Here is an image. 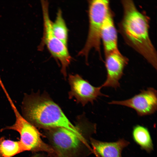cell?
Listing matches in <instances>:
<instances>
[{"instance_id":"6da1fadb","label":"cell","mask_w":157,"mask_h":157,"mask_svg":"<svg viewBox=\"0 0 157 157\" xmlns=\"http://www.w3.org/2000/svg\"><path fill=\"white\" fill-rule=\"evenodd\" d=\"M123 14L119 32L126 44L143 56L156 70V51L149 34V19L131 0L121 1Z\"/></svg>"},{"instance_id":"7c38bea8","label":"cell","mask_w":157,"mask_h":157,"mask_svg":"<svg viewBox=\"0 0 157 157\" xmlns=\"http://www.w3.org/2000/svg\"><path fill=\"white\" fill-rule=\"evenodd\" d=\"M132 137L134 142L140 148L148 153L154 150V145L148 129L140 125L134 126L132 131Z\"/></svg>"},{"instance_id":"5b68a950","label":"cell","mask_w":157,"mask_h":157,"mask_svg":"<svg viewBox=\"0 0 157 157\" xmlns=\"http://www.w3.org/2000/svg\"><path fill=\"white\" fill-rule=\"evenodd\" d=\"M16 117L15 123L12 125L2 128L1 131L5 130H12L20 134V141L26 151H43L53 153L54 151L41 140L39 132L35 126L28 121L19 113L8 94H6Z\"/></svg>"},{"instance_id":"277c9868","label":"cell","mask_w":157,"mask_h":157,"mask_svg":"<svg viewBox=\"0 0 157 157\" xmlns=\"http://www.w3.org/2000/svg\"><path fill=\"white\" fill-rule=\"evenodd\" d=\"M43 21V33L41 45L46 46L52 56L61 65V71L65 77L67 76V69L70 64L72 58L67 46L58 39L52 31L51 21L49 15V4L47 1L41 2Z\"/></svg>"},{"instance_id":"5bb4252c","label":"cell","mask_w":157,"mask_h":157,"mask_svg":"<svg viewBox=\"0 0 157 157\" xmlns=\"http://www.w3.org/2000/svg\"><path fill=\"white\" fill-rule=\"evenodd\" d=\"M51 27L55 36L67 46L68 29L60 9L58 10L54 21L52 22Z\"/></svg>"},{"instance_id":"8992f818","label":"cell","mask_w":157,"mask_h":157,"mask_svg":"<svg viewBox=\"0 0 157 157\" xmlns=\"http://www.w3.org/2000/svg\"><path fill=\"white\" fill-rule=\"evenodd\" d=\"M49 129V139L58 157H73L78 152L82 137L64 128Z\"/></svg>"},{"instance_id":"7a4b0ae2","label":"cell","mask_w":157,"mask_h":157,"mask_svg":"<svg viewBox=\"0 0 157 157\" xmlns=\"http://www.w3.org/2000/svg\"><path fill=\"white\" fill-rule=\"evenodd\" d=\"M24 117L35 126L46 129L62 127L82 136L60 107L47 93H33L25 96L22 105Z\"/></svg>"},{"instance_id":"30bf717a","label":"cell","mask_w":157,"mask_h":157,"mask_svg":"<svg viewBox=\"0 0 157 157\" xmlns=\"http://www.w3.org/2000/svg\"><path fill=\"white\" fill-rule=\"evenodd\" d=\"M101 38L103 44L105 56L119 51L118 47L117 32L111 10L103 22Z\"/></svg>"},{"instance_id":"ba28073f","label":"cell","mask_w":157,"mask_h":157,"mask_svg":"<svg viewBox=\"0 0 157 157\" xmlns=\"http://www.w3.org/2000/svg\"><path fill=\"white\" fill-rule=\"evenodd\" d=\"M68 81L70 86L69 98H74L77 103L83 106L89 102L93 104L99 96L108 97L101 92V85L94 87L78 74L69 75Z\"/></svg>"},{"instance_id":"4fadbf2b","label":"cell","mask_w":157,"mask_h":157,"mask_svg":"<svg viewBox=\"0 0 157 157\" xmlns=\"http://www.w3.org/2000/svg\"><path fill=\"white\" fill-rule=\"evenodd\" d=\"M26 151L20 140L14 141L4 137L0 138V157H13Z\"/></svg>"},{"instance_id":"8fae6325","label":"cell","mask_w":157,"mask_h":157,"mask_svg":"<svg viewBox=\"0 0 157 157\" xmlns=\"http://www.w3.org/2000/svg\"><path fill=\"white\" fill-rule=\"evenodd\" d=\"M91 143L95 152L101 157H122L123 149L129 144L124 138L114 142H106L91 139Z\"/></svg>"},{"instance_id":"52a82bcc","label":"cell","mask_w":157,"mask_h":157,"mask_svg":"<svg viewBox=\"0 0 157 157\" xmlns=\"http://www.w3.org/2000/svg\"><path fill=\"white\" fill-rule=\"evenodd\" d=\"M110 104L122 105L134 109L140 116L154 114L157 109V90L152 87L142 90L129 99L122 101L113 100Z\"/></svg>"},{"instance_id":"9a60e30c","label":"cell","mask_w":157,"mask_h":157,"mask_svg":"<svg viewBox=\"0 0 157 157\" xmlns=\"http://www.w3.org/2000/svg\"><path fill=\"white\" fill-rule=\"evenodd\" d=\"M32 157H47L45 156H44L43 155H40V154H38L33 156Z\"/></svg>"},{"instance_id":"9c48e42d","label":"cell","mask_w":157,"mask_h":157,"mask_svg":"<svg viewBox=\"0 0 157 157\" xmlns=\"http://www.w3.org/2000/svg\"><path fill=\"white\" fill-rule=\"evenodd\" d=\"M105 57L106 78L101 86L102 88L111 87L116 89L120 86L119 81L124 74V70L128 63L129 59L119 51Z\"/></svg>"},{"instance_id":"3957f363","label":"cell","mask_w":157,"mask_h":157,"mask_svg":"<svg viewBox=\"0 0 157 157\" xmlns=\"http://www.w3.org/2000/svg\"><path fill=\"white\" fill-rule=\"evenodd\" d=\"M108 0H91L88 1L89 29L85 45L78 53L85 57L88 63L90 51L94 49L101 55V34L103 22L110 10Z\"/></svg>"}]
</instances>
